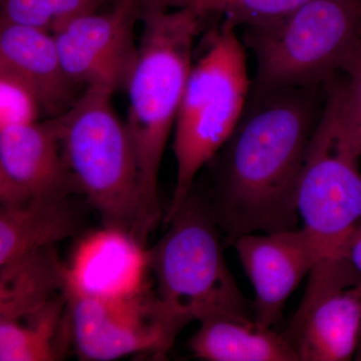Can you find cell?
Wrapping results in <instances>:
<instances>
[{
  "mask_svg": "<svg viewBox=\"0 0 361 361\" xmlns=\"http://www.w3.org/2000/svg\"><path fill=\"white\" fill-rule=\"evenodd\" d=\"M325 102L324 85L252 90L206 185L225 246L298 229L296 187Z\"/></svg>",
  "mask_w": 361,
  "mask_h": 361,
  "instance_id": "obj_1",
  "label": "cell"
},
{
  "mask_svg": "<svg viewBox=\"0 0 361 361\" xmlns=\"http://www.w3.org/2000/svg\"><path fill=\"white\" fill-rule=\"evenodd\" d=\"M137 61L126 90L128 132L134 146L149 234L161 221L159 173L193 66L194 45L206 16L193 6H142Z\"/></svg>",
  "mask_w": 361,
  "mask_h": 361,
  "instance_id": "obj_2",
  "label": "cell"
},
{
  "mask_svg": "<svg viewBox=\"0 0 361 361\" xmlns=\"http://www.w3.org/2000/svg\"><path fill=\"white\" fill-rule=\"evenodd\" d=\"M114 94L104 87H87L75 106L56 118L61 149L78 191L102 225L146 244L141 172L127 126L111 104Z\"/></svg>",
  "mask_w": 361,
  "mask_h": 361,
  "instance_id": "obj_3",
  "label": "cell"
},
{
  "mask_svg": "<svg viewBox=\"0 0 361 361\" xmlns=\"http://www.w3.org/2000/svg\"><path fill=\"white\" fill-rule=\"evenodd\" d=\"M166 224L167 232L148 249L161 302L191 322L219 315L253 317V305L226 263L224 240L206 186L196 180Z\"/></svg>",
  "mask_w": 361,
  "mask_h": 361,
  "instance_id": "obj_4",
  "label": "cell"
},
{
  "mask_svg": "<svg viewBox=\"0 0 361 361\" xmlns=\"http://www.w3.org/2000/svg\"><path fill=\"white\" fill-rule=\"evenodd\" d=\"M236 28L221 21L192 66L175 123L177 178L165 221L182 205L197 176L231 137L245 110L252 80Z\"/></svg>",
  "mask_w": 361,
  "mask_h": 361,
  "instance_id": "obj_5",
  "label": "cell"
},
{
  "mask_svg": "<svg viewBox=\"0 0 361 361\" xmlns=\"http://www.w3.org/2000/svg\"><path fill=\"white\" fill-rule=\"evenodd\" d=\"M243 30L256 61L252 90L324 85L361 42V0H311Z\"/></svg>",
  "mask_w": 361,
  "mask_h": 361,
  "instance_id": "obj_6",
  "label": "cell"
},
{
  "mask_svg": "<svg viewBox=\"0 0 361 361\" xmlns=\"http://www.w3.org/2000/svg\"><path fill=\"white\" fill-rule=\"evenodd\" d=\"M324 87L322 118L297 182L296 206L302 228L327 257L345 256L360 223L361 157L344 116L341 78L334 75Z\"/></svg>",
  "mask_w": 361,
  "mask_h": 361,
  "instance_id": "obj_7",
  "label": "cell"
},
{
  "mask_svg": "<svg viewBox=\"0 0 361 361\" xmlns=\"http://www.w3.org/2000/svg\"><path fill=\"white\" fill-rule=\"evenodd\" d=\"M66 297L73 344L82 360L110 361L142 353L163 357L191 323L169 310L148 286L111 300Z\"/></svg>",
  "mask_w": 361,
  "mask_h": 361,
  "instance_id": "obj_8",
  "label": "cell"
},
{
  "mask_svg": "<svg viewBox=\"0 0 361 361\" xmlns=\"http://www.w3.org/2000/svg\"><path fill=\"white\" fill-rule=\"evenodd\" d=\"M307 286L283 336L300 361H348L361 339V274L345 256H327Z\"/></svg>",
  "mask_w": 361,
  "mask_h": 361,
  "instance_id": "obj_9",
  "label": "cell"
},
{
  "mask_svg": "<svg viewBox=\"0 0 361 361\" xmlns=\"http://www.w3.org/2000/svg\"><path fill=\"white\" fill-rule=\"evenodd\" d=\"M142 7L141 0H116L52 32L65 70L75 84L85 90H126L139 51L135 26Z\"/></svg>",
  "mask_w": 361,
  "mask_h": 361,
  "instance_id": "obj_10",
  "label": "cell"
},
{
  "mask_svg": "<svg viewBox=\"0 0 361 361\" xmlns=\"http://www.w3.org/2000/svg\"><path fill=\"white\" fill-rule=\"evenodd\" d=\"M73 194L80 195L63 158L56 118L0 129L1 205Z\"/></svg>",
  "mask_w": 361,
  "mask_h": 361,
  "instance_id": "obj_11",
  "label": "cell"
},
{
  "mask_svg": "<svg viewBox=\"0 0 361 361\" xmlns=\"http://www.w3.org/2000/svg\"><path fill=\"white\" fill-rule=\"evenodd\" d=\"M233 247L255 290L253 318L268 327L282 319L292 292L326 257L304 228L244 235Z\"/></svg>",
  "mask_w": 361,
  "mask_h": 361,
  "instance_id": "obj_12",
  "label": "cell"
},
{
  "mask_svg": "<svg viewBox=\"0 0 361 361\" xmlns=\"http://www.w3.org/2000/svg\"><path fill=\"white\" fill-rule=\"evenodd\" d=\"M145 246L116 228L85 233L66 263V295L111 300L140 293L148 286Z\"/></svg>",
  "mask_w": 361,
  "mask_h": 361,
  "instance_id": "obj_13",
  "label": "cell"
},
{
  "mask_svg": "<svg viewBox=\"0 0 361 361\" xmlns=\"http://www.w3.org/2000/svg\"><path fill=\"white\" fill-rule=\"evenodd\" d=\"M0 70L33 90L44 118L66 115L85 92L66 73L54 35L44 28L0 21Z\"/></svg>",
  "mask_w": 361,
  "mask_h": 361,
  "instance_id": "obj_14",
  "label": "cell"
},
{
  "mask_svg": "<svg viewBox=\"0 0 361 361\" xmlns=\"http://www.w3.org/2000/svg\"><path fill=\"white\" fill-rule=\"evenodd\" d=\"M92 207L80 195L0 206V266L84 235Z\"/></svg>",
  "mask_w": 361,
  "mask_h": 361,
  "instance_id": "obj_15",
  "label": "cell"
},
{
  "mask_svg": "<svg viewBox=\"0 0 361 361\" xmlns=\"http://www.w3.org/2000/svg\"><path fill=\"white\" fill-rule=\"evenodd\" d=\"M190 339L195 358L207 361H300L283 334L243 316L201 320Z\"/></svg>",
  "mask_w": 361,
  "mask_h": 361,
  "instance_id": "obj_16",
  "label": "cell"
},
{
  "mask_svg": "<svg viewBox=\"0 0 361 361\" xmlns=\"http://www.w3.org/2000/svg\"><path fill=\"white\" fill-rule=\"evenodd\" d=\"M66 263L54 246L0 266V322H16L65 293Z\"/></svg>",
  "mask_w": 361,
  "mask_h": 361,
  "instance_id": "obj_17",
  "label": "cell"
},
{
  "mask_svg": "<svg viewBox=\"0 0 361 361\" xmlns=\"http://www.w3.org/2000/svg\"><path fill=\"white\" fill-rule=\"evenodd\" d=\"M73 343L66 293L16 322H0V360L54 361Z\"/></svg>",
  "mask_w": 361,
  "mask_h": 361,
  "instance_id": "obj_18",
  "label": "cell"
},
{
  "mask_svg": "<svg viewBox=\"0 0 361 361\" xmlns=\"http://www.w3.org/2000/svg\"><path fill=\"white\" fill-rule=\"evenodd\" d=\"M116 0H0V21L49 32L84 14L97 13Z\"/></svg>",
  "mask_w": 361,
  "mask_h": 361,
  "instance_id": "obj_19",
  "label": "cell"
},
{
  "mask_svg": "<svg viewBox=\"0 0 361 361\" xmlns=\"http://www.w3.org/2000/svg\"><path fill=\"white\" fill-rule=\"evenodd\" d=\"M311 0H174L171 7L193 6L206 18L219 16L238 26L256 25L288 16Z\"/></svg>",
  "mask_w": 361,
  "mask_h": 361,
  "instance_id": "obj_20",
  "label": "cell"
},
{
  "mask_svg": "<svg viewBox=\"0 0 361 361\" xmlns=\"http://www.w3.org/2000/svg\"><path fill=\"white\" fill-rule=\"evenodd\" d=\"M42 106L27 85L6 70H0V129L42 120Z\"/></svg>",
  "mask_w": 361,
  "mask_h": 361,
  "instance_id": "obj_21",
  "label": "cell"
},
{
  "mask_svg": "<svg viewBox=\"0 0 361 361\" xmlns=\"http://www.w3.org/2000/svg\"><path fill=\"white\" fill-rule=\"evenodd\" d=\"M344 116L361 157V42L341 66Z\"/></svg>",
  "mask_w": 361,
  "mask_h": 361,
  "instance_id": "obj_22",
  "label": "cell"
},
{
  "mask_svg": "<svg viewBox=\"0 0 361 361\" xmlns=\"http://www.w3.org/2000/svg\"><path fill=\"white\" fill-rule=\"evenodd\" d=\"M345 256L361 274V221L349 241Z\"/></svg>",
  "mask_w": 361,
  "mask_h": 361,
  "instance_id": "obj_23",
  "label": "cell"
},
{
  "mask_svg": "<svg viewBox=\"0 0 361 361\" xmlns=\"http://www.w3.org/2000/svg\"><path fill=\"white\" fill-rule=\"evenodd\" d=\"M142 6L168 7L172 0H141Z\"/></svg>",
  "mask_w": 361,
  "mask_h": 361,
  "instance_id": "obj_24",
  "label": "cell"
},
{
  "mask_svg": "<svg viewBox=\"0 0 361 361\" xmlns=\"http://www.w3.org/2000/svg\"><path fill=\"white\" fill-rule=\"evenodd\" d=\"M356 360H361V339L360 345H358L357 351H356Z\"/></svg>",
  "mask_w": 361,
  "mask_h": 361,
  "instance_id": "obj_25",
  "label": "cell"
}]
</instances>
